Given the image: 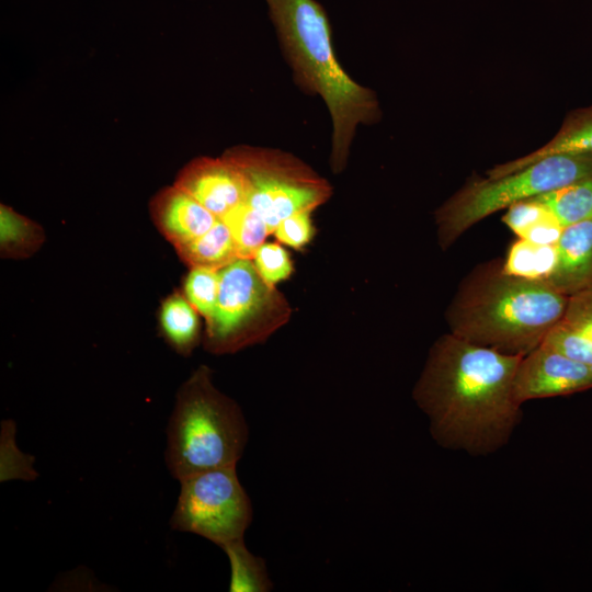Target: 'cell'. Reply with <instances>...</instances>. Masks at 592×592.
Instances as JSON below:
<instances>
[{
	"label": "cell",
	"mask_w": 592,
	"mask_h": 592,
	"mask_svg": "<svg viewBox=\"0 0 592 592\" xmlns=\"http://www.w3.org/2000/svg\"><path fill=\"white\" fill-rule=\"evenodd\" d=\"M521 358L449 332L440 337L412 392L436 443L470 455L505 445L521 419L514 390Z\"/></svg>",
	"instance_id": "obj_1"
},
{
	"label": "cell",
	"mask_w": 592,
	"mask_h": 592,
	"mask_svg": "<svg viewBox=\"0 0 592 592\" xmlns=\"http://www.w3.org/2000/svg\"><path fill=\"white\" fill-rule=\"evenodd\" d=\"M283 56L295 84L306 94L322 99L332 133L330 166L345 168L360 125L382 117L376 93L351 78L333 48L328 13L317 0H265Z\"/></svg>",
	"instance_id": "obj_2"
},
{
	"label": "cell",
	"mask_w": 592,
	"mask_h": 592,
	"mask_svg": "<svg viewBox=\"0 0 592 592\" xmlns=\"http://www.w3.org/2000/svg\"><path fill=\"white\" fill-rule=\"evenodd\" d=\"M567 303L545 281L511 274L502 261L491 260L462 280L445 317L449 333L462 340L525 356L562 318Z\"/></svg>",
	"instance_id": "obj_3"
},
{
	"label": "cell",
	"mask_w": 592,
	"mask_h": 592,
	"mask_svg": "<svg viewBox=\"0 0 592 592\" xmlns=\"http://www.w3.org/2000/svg\"><path fill=\"white\" fill-rule=\"evenodd\" d=\"M249 428L241 408L198 367L181 386L167 425L164 460L178 481L192 475L234 467L242 457Z\"/></svg>",
	"instance_id": "obj_4"
},
{
	"label": "cell",
	"mask_w": 592,
	"mask_h": 592,
	"mask_svg": "<svg viewBox=\"0 0 592 592\" xmlns=\"http://www.w3.org/2000/svg\"><path fill=\"white\" fill-rule=\"evenodd\" d=\"M588 178H592L590 152L554 153L500 178H473L436 209L439 244L446 250L487 216Z\"/></svg>",
	"instance_id": "obj_5"
},
{
	"label": "cell",
	"mask_w": 592,
	"mask_h": 592,
	"mask_svg": "<svg viewBox=\"0 0 592 592\" xmlns=\"http://www.w3.org/2000/svg\"><path fill=\"white\" fill-rule=\"evenodd\" d=\"M223 155L243 175L246 204L263 217L271 234L286 217L299 212H314L332 194V187L325 178L289 152L236 145Z\"/></svg>",
	"instance_id": "obj_6"
},
{
	"label": "cell",
	"mask_w": 592,
	"mask_h": 592,
	"mask_svg": "<svg viewBox=\"0 0 592 592\" xmlns=\"http://www.w3.org/2000/svg\"><path fill=\"white\" fill-rule=\"evenodd\" d=\"M284 296L260 276L250 259H236L219 270L215 314L207 322L206 349L236 352L261 342L289 316Z\"/></svg>",
	"instance_id": "obj_7"
},
{
	"label": "cell",
	"mask_w": 592,
	"mask_h": 592,
	"mask_svg": "<svg viewBox=\"0 0 592 592\" xmlns=\"http://www.w3.org/2000/svg\"><path fill=\"white\" fill-rule=\"evenodd\" d=\"M179 482L172 530L202 536L219 547L243 538L253 512L236 466L202 471Z\"/></svg>",
	"instance_id": "obj_8"
},
{
	"label": "cell",
	"mask_w": 592,
	"mask_h": 592,
	"mask_svg": "<svg viewBox=\"0 0 592 592\" xmlns=\"http://www.w3.org/2000/svg\"><path fill=\"white\" fill-rule=\"evenodd\" d=\"M592 388V365L572 360L542 343L522 356L514 378L517 400L567 396Z\"/></svg>",
	"instance_id": "obj_9"
},
{
	"label": "cell",
	"mask_w": 592,
	"mask_h": 592,
	"mask_svg": "<svg viewBox=\"0 0 592 592\" xmlns=\"http://www.w3.org/2000/svg\"><path fill=\"white\" fill-rule=\"evenodd\" d=\"M174 185L193 196L218 219H224L247 200L243 175L224 155L191 160L179 172Z\"/></svg>",
	"instance_id": "obj_10"
},
{
	"label": "cell",
	"mask_w": 592,
	"mask_h": 592,
	"mask_svg": "<svg viewBox=\"0 0 592 592\" xmlns=\"http://www.w3.org/2000/svg\"><path fill=\"white\" fill-rule=\"evenodd\" d=\"M152 218L175 249L206 234L218 218L174 184L159 191L150 205Z\"/></svg>",
	"instance_id": "obj_11"
},
{
	"label": "cell",
	"mask_w": 592,
	"mask_h": 592,
	"mask_svg": "<svg viewBox=\"0 0 592 592\" xmlns=\"http://www.w3.org/2000/svg\"><path fill=\"white\" fill-rule=\"evenodd\" d=\"M546 282L568 297L592 283V219L563 227Z\"/></svg>",
	"instance_id": "obj_12"
},
{
	"label": "cell",
	"mask_w": 592,
	"mask_h": 592,
	"mask_svg": "<svg viewBox=\"0 0 592 592\" xmlns=\"http://www.w3.org/2000/svg\"><path fill=\"white\" fill-rule=\"evenodd\" d=\"M560 152L592 153V106L571 112L555 137L543 147L519 159L497 164L487 174L491 179L500 178Z\"/></svg>",
	"instance_id": "obj_13"
},
{
	"label": "cell",
	"mask_w": 592,
	"mask_h": 592,
	"mask_svg": "<svg viewBox=\"0 0 592 592\" xmlns=\"http://www.w3.org/2000/svg\"><path fill=\"white\" fill-rule=\"evenodd\" d=\"M175 250L191 267L219 271L238 259L231 231L221 219H218L206 234Z\"/></svg>",
	"instance_id": "obj_14"
},
{
	"label": "cell",
	"mask_w": 592,
	"mask_h": 592,
	"mask_svg": "<svg viewBox=\"0 0 592 592\" xmlns=\"http://www.w3.org/2000/svg\"><path fill=\"white\" fill-rule=\"evenodd\" d=\"M197 310L181 294L168 297L161 307L162 331L172 346L181 354L192 352L198 340Z\"/></svg>",
	"instance_id": "obj_15"
},
{
	"label": "cell",
	"mask_w": 592,
	"mask_h": 592,
	"mask_svg": "<svg viewBox=\"0 0 592 592\" xmlns=\"http://www.w3.org/2000/svg\"><path fill=\"white\" fill-rule=\"evenodd\" d=\"M230 566V592H267L273 584L270 580L263 558L253 555L246 546L243 538L230 542L220 547Z\"/></svg>",
	"instance_id": "obj_16"
},
{
	"label": "cell",
	"mask_w": 592,
	"mask_h": 592,
	"mask_svg": "<svg viewBox=\"0 0 592 592\" xmlns=\"http://www.w3.org/2000/svg\"><path fill=\"white\" fill-rule=\"evenodd\" d=\"M562 227L592 219V178L535 196Z\"/></svg>",
	"instance_id": "obj_17"
},
{
	"label": "cell",
	"mask_w": 592,
	"mask_h": 592,
	"mask_svg": "<svg viewBox=\"0 0 592 592\" xmlns=\"http://www.w3.org/2000/svg\"><path fill=\"white\" fill-rule=\"evenodd\" d=\"M555 263L556 244H539L519 238L511 246L503 267L511 274L546 282Z\"/></svg>",
	"instance_id": "obj_18"
},
{
	"label": "cell",
	"mask_w": 592,
	"mask_h": 592,
	"mask_svg": "<svg viewBox=\"0 0 592 592\" xmlns=\"http://www.w3.org/2000/svg\"><path fill=\"white\" fill-rule=\"evenodd\" d=\"M221 220L231 231L240 259L253 260L259 248L265 243L266 236L271 234L263 217L246 203Z\"/></svg>",
	"instance_id": "obj_19"
},
{
	"label": "cell",
	"mask_w": 592,
	"mask_h": 592,
	"mask_svg": "<svg viewBox=\"0 0 592 592\" xmlns=\"http://www.w3.org/2000/svg\"><path fill=\"white\" fill-rule=\"evenodd\" d=\"M15 423L3 420L0 435V481L10 479L34 480L38 474L33 467L34 457L22 453L14 440Z\"/></svg>",
	"instance_id": "obj_20"
},
{
	"label": "cell",
	"mask_w": 592,
	"mask_h": 592,
	"mask_svg": "<svg viewBox=\"0 0 592 592\" xmlns=\"http://www.w3.org/2000/svg\"><path fill=\"white\" fill-rule=\"evenodd\" d=\"M219 291V271L206 267H191L184 283L185 297L206 322L216 309Z\"/></svg>",
	"instance_id": "obj_21"
},
{
	"label": "cell",
	"mask_w": 592,
	"mask_h": 592,
	"mask_svg": "<svg viewBox=\"0 0 592 592\" xmlns=\"http://www.w3.org/2000/svg\"><path fill=\"white\" fill-rule=\"evenodd\" d=\"M543 343L572 360L592 365V341L567 326L561 319L548 332Z\"/></svg>",
	"instance_id": "obj_22"
},
{
	"label": "cell",
	"mask_w": 592,
	"mask_h": 592,
	"mask_svg": "<svg viewBox=\"0 0 592 592\" xmlns=\"http://www.w3.org/2000/svg\"><path fill=\"white\" fill-rule=\"evenodd\" d=\"M253 262L263 281L272 286L288 278L294 270L288 252L278 243H263Z\"/></svg>",
	"instance_id": "obj_23"
},
{
	"label": "cell",
	"mask_w": 592,
	"mask_h": 592,
	"mask_svg": "<svg viewBox=\"0 0 592 592\" xmlns=\"http://www.w3.org/2000/svg\"><path fill=\"white\" fill-rule=\"evenodd\" d=\"M555 216L542 202L532 197L515 202L508 207L502 220L519 238L534 225Z\"/></svg>",
	"instance_id": "obj_24"
},
{
	"label": "cell",
	"mask_w": 592,
	"mask_h": 592,
	"mask_svg": "<svg viewBox=\"0 0 592 592\" xmlns=\"http://www.w3.org/2000/svg\"><path fill=\"white\" fill-rule=\"evenodd\" d=\"M561 321L592 341V283L568 297Z\"/></svg>",
	"instance_id": "obj_25"
},
{
	"label": "cell",
	"mask_w": 592,
	"mask_h": 592,
	"mask_svg": "<svg viewBox=\"0 0 592 592\" xmlns=\"http://www.w3.org/2000/svg\"><path fill=\"white\" fill-rule=\"evenodd\" d=\"M311 213L299 212L283 219L273 232L275 238L294 249L305 247L314 237Z\"/></svg>",
	"instance_id": "obj_26"
},
{
	"label": "cell",
	"mask_w": 592,
	"mask_h": 592,
	"mask_svg": "<svg viewBox=\"0 0 592 592\" xmlns=\"http://www.w3.org/2000/svg\"><path fill=\"white\" fill-rule=\"evenodd\" d=\"M38 229L26 218L7 206H1V243L4 247H29L37 238Z\"/></svg>",
	"instance_id": "obj_27"
}]
</instances>
